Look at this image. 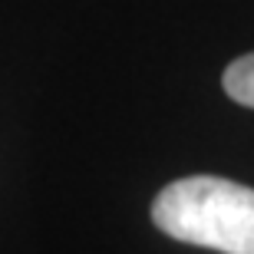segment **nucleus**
<instances>
[{
  "label": "nucleus",
  "mask_w": 254,
  "mask_h": 254,
  "mask_svg": "<svg viewBox=\"0 0 254 254\" xmlns=\"http://www.w3.org/2000/svg\"><path fill=\"white\" fill-rule=\"evenodd\" d=\"M152 225L205 251L254 254V189L221 175L179 179L155 195Z\"/></svg>",
  "instance_id": "f257e3e1"
},
{
  "label": "nucleus",
  "mask_w": 254,
  "mask_h": 254,
  "mask_svg": "<svg viewBox=\"0 0 254 254\" xmlns=\"http://www.w3.org/2000/svg\"><path fill=\"white\" fill-rule=\"evenodd\" d=\"M221 86H225L228 99L254 109V53H245L235 63H228V69L221 73Z\"/></svg>",
  "instance_id": "f03ea898"
}]
</instances>
